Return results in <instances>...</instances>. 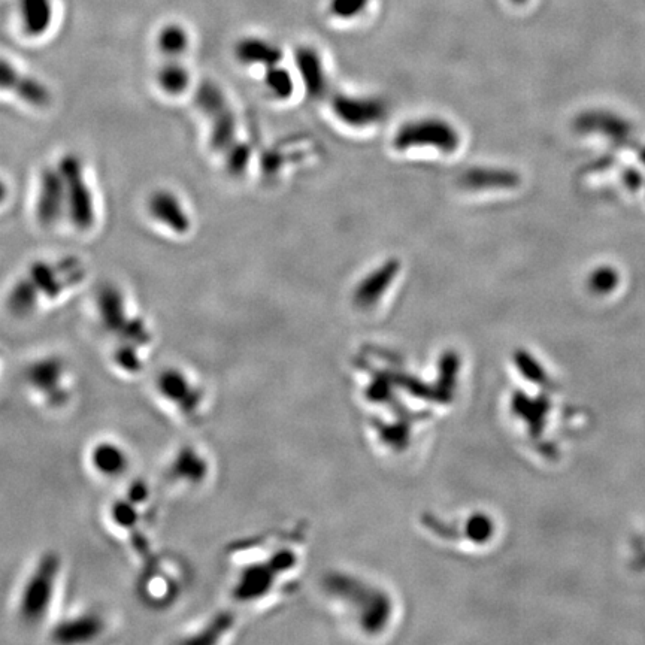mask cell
<instances>
[{
    "instance_id": "obj_1",
    "label": "cell",
    "mask_w": 645,
    "mask_h": 645,
    "mask_svg": "<svg viewBox=\"0 0 645 645\" xmlns=\"http://www.w3.org/2000/svg\"><path fill=\"white\" fill-rule=\"evenodd\" d=\"M62 568V559L54 551H47L36 560L18 592L17 614L21 623L36 628L48 619L59 592Z\"/></svg>"
},
{
    "instance_id": "obj_2",
    "label": "cell",
    "mask_w": 645,
    "mask_h": 645,
    "mask_svg": "<svg viewBox=\"0 0 645 645\" xmlns=\"http://www.w3.org/2000/svg\"><path fill=\"white\" fill-rule=\"evenodd\" d=\"M462 145V135L451 121L441 117H420L405 121L392 138L393 150L399 153L432 148L442 154H453Z\"/></svg>"
},
{
    "instance_id": "obj_3",
    "label": "cell",
    "mask_w": 645,
    "mask_h": 645,
    "mask_svg": "<svg viewBox=\"0 0 645 645\" xmlns=\"http://www.w3.org/2000/svg\"><path fill=\"white\" fill-rule=\"evenodd\" d=\"M66 193V215L75 229L89 232L96 223V204L86 168L78 154L68 153L57 163Z\"/></svg>"
},
{
    "instance_id": "obj_4",
    "label": "cell",
    "mask_w": 645,
    "mask_h": 645,
    "mask_svg": "<svg viewBox=\"0 0 645 645\" xmlns=\"http://www.w3.org/2000/svg\"><path fill=\"white\" fill-rule=\"evenodd\" d=\"M154 390L157 398L183 419H195L204 410V389L183 368H163L154 378Z\"/></svg>"
},
{
    "instance_id": "obj_5",
    "label": "cell",
    "mask_w": 645,
    "mask_h": 645,
    "mask_svg": "<svg viewBox=\"0 0 645 645\" xmlns=\"http://www.w3.org/2000/svg\"><path fill=\"white\" fill-rule=\"evenodd\" d=\"M24 380L27 387L48 408L60 410L71 401L68 369L59 356H44L33 360L24 372Z\"/></svg>"
},
{
    "instance_id": "obj_6",
    "label": "cell",
    "mask_w": 645,
    "mask_h": 645,
    "mask_svg": "<svg viewBox=\"0 0 645 645\" xmlns=\"http://www.w3.org/2000/svg\"><path fill=\"white\" fill-rule=\"evenodd\" d=\"M26 275L35 284L42 301H54L72 287L83 283L86 269L78 257L72 256L63 257L57 262H47V260L33 262L27 269Z\"/></svg>"
},
{
    "instance_id": "obj_7",
    "label": "cell",
    "mask_w": 645,
    "mask_h": 645,
    "mask_svg": "<svg viewBox=\"0 0 645 645\" xmlns=\"http://www.w3.org/2000/svg\"><path fill=\"white\" fill-rule=\"evenodd\" d=\"M330 109L339 123L351 129H368L386 118L389 108L383 99L375 96H356L336 93L330 99Z\"/></svg>"
},
{
    "instance_id": "obj_8",
    "label": "cell",
    "mask_w": 645,
    "mask_h": 645,
    "mask_svg": "<svg viewBox=\"0 0 645 645\" xmlns=\"http://www.w3.org/2000/svg\"><path fill=\"white\" fill-rule=\"evenodd\" d=\"M0 92L11 93L18 101L32 108L48 107L53 98L50 87L44 81L24 74L5 57H0Z\"/></svg>"
},
{
    "instance_id": "obj_9",
    "label": "cell",
    "mask_w": 645,
    "mask_h": 645,
    "mask_svg": "<svg viewBox=\"0 0 645 645\" xmlns=\"http://www.w3.org/2000/svg\"><path fill=\"white\" fill-rule=\"evenodd\" d=\"M66 214L65 183L57 166L41 172L36 195L35 215L41 226L51 227Z\"/></svg>"
},
{
    "instance_id": "obj_10",
    "label": "cell",
    "mask_w": 645,
    "mask_h": 645,
    "mask_svg": "<svg viewBox=\"0 0 645 645\" xmlns=\"http://www.w3.org/2000/svg\"><path fill=\"white\" fill-rule=\"evenodd\" d=\"M150 217L174 235H187L192 230V217L183 199L169 189L154 190L147 201Z\"/></svg>"
},
{
    "instance_id": "obj_11",
    "label": "cell",
    "mask_w": 645,
    "mask_h": 645,
    "mask_svg": "<svg viewBox=\"0 0 645 645\" xmlns=\"http://www.w3.org/2000/svg\"><path fill=\"white\" fill-rule=\"evenodd\" d=\"M211 474L210 459L195 445L184 444L172 454L168 465L169 480L186 487H201Z\"/></svg>"
},
{
    "instance_id": "obj_12",
    "label": "cell",
    "mask_w": 645,
    "mask_h": 645,
    "mask_svg": "<svg viewBox=\"0 0 645 645\" xmlns=\"http://www.w3.org/2000/svg\"><path fill=\"white\" fill-rule=\"evenodd\" d=\"M87 463L102 480H121L132 468V456L120 442L101 439L89 448Z\"/></svg>"
},
{
    "instance_id": "obj_13",
    "label": "cell",
    "mask_w": 645,
    "mask_h": 645,
    "mask_svg": "<svg viewBox=\"0 0 645 645\" xmlns=\"http://www.w3.org/2000/svg\"><path fill=\"white\" fill-rule=\"evenodd\" d=\"M402 263L396 257L384 260L369 271L353 290V301L357 307L369 308L377 304L389 292L396 278L401 274Z\"/></svg>"
},
{
    "instance_id": "obj_14",
    "label": "cell",
    "mask_w": 645,
    "mask_h": 645,
    "mask_svg": "<svg viewBox=\"0 0 645 645\" xmlns=\"http://www.w3.org/2000/svg\"><path fill=\"white\" fill-rule=\"evenodd\" d=\"M107 631L104 617L92 611L66 617L54 625L51 640L62 645L89 644L99 640Z\"/></svg>"
},
{
    "instance_id": "obj_15",
    "label": "cell",
    "mask_w": 645,
    "mask_h": 645,
    "mask_svg": "<svg viewBox=\"0 0 645 645\" xmlns=\"http://www.w3.org/2000/svg\"><path fill=\"white\" fill-rule=\"evenodd\" d=\"M96 313L105 332L114 338H117L133 319L132 314H129L123 290L112 283L99 287L96 293Z\"/></svg>"
},
{
    "instance_id": "obj_16",
    "label": "cell",
    "mask_w": 645,
    "mask_h": 645,
    "mask_svg": "<svg viewBox=\"0 0 645 645\" xmlns=\"http://www.w3.org/2000/svg\"><path fill=\"white\" fill-rule=\"evenodd\" d=\"M462 189L469 192H486V190H513L522 183L516 171L499 166H471L459 175L457 180Z\"/></svg>"
},
{
    "instance_id": "obj_17",
    "label": "cell",
    "mask_w": 645,
    "mask_h": 645,
    "mask_svg": "<svg viewBox=\"0 0 645 645\" xmlns=\"http://www.w3.org/2000/svg\"><path fill=\"white\" fill-rule=\"evenodd\" d=\"M295 65L308 98L311 101L326 98L329 92V80H327L326 69L319 51L308 45L296 48Z\"/></svg>"
},
{
    "instance_id": "obj_18",
    "label": "cell",
    "mask_w": 645,
    "mask_h": 645,
    "mask_svg": "<svg viewBox=\"0 0 645 645\" xmlns=\"http://www.w3.org/2000/svg\"><path fill=\"white\" fill-rule=\"evenodd\" d=\"M18 20L27 38L47 35L54 21V0H18Z\"/></svg>"
},
{
    "instance_id": "obj_19",
    "label": "cell",
    "mask_w": 645,
    "mask_h": 645,
    "mask_svg": "<svg viewBox=\"0 0 645 645\" xmlns=\"http://www.w3.org/2000/svg\"><path fill=\"white\" fill-rule=\"evenodd\" d=\"M236 60L244 66H262L268 69L280 65L283 51L278 45L257 36H247L239 39L233 48Z\"/></svg>"
},
{
    "instance_id": "obj_20",
    "label": "cell",
    "mask_w": 645,
    "mask_h": 645,
    "mask_svg": "<svg viewBox=\"0 0 645 645\" xmlns=\"http://www.w3.org/2000/svg\"><path fill=\"white\" fill-rule=\"evenodd\" d=\"M42 298L27 275L18 278L6 296V308L17 319H26L38 310Z\"/></svg>"
},
{
    "instance_id": "obj_21",
    "label": "cell",
    "mask_w": 645,
    "mask_h": 645,
    "mask_svg": "<svg viewBox=\"0 0 645 645\" xmlns=\"http://www.w3.org/2000/svg\"><path fill=\"white\" fill-rule=\"evenodd\" d=\"M156 81L165 95L178 98L192 86V74L183 59H165L157 71Z\"/></svg>"
},
{
    "instance_id": "obj_22",
    "label": "cell",
    "mask_w": 645,
    "mask_h": 645,
    "mask_svg": "<svg viewBox=\"0 0 645 645\" xmlns=\"http://www.w3.org/2000/svg\"><path fill=\"white\" fill-rule=\"evenodd\" d=\"M210 123V147L215 153L223 154L230 145L238 141V120L232 105L208 118Z\"/></svg>"
},
{
    "instance_id": "obj_23",
    "label": "cell",
    "mask_w": 645,
    "mask_h": 645,
    "mask_svg": "<svg viewBox=\"0 0 645 645\" xmlns=\"http://www.w3.org/2000/svg\"><path fill=\"white\" fill-rule=\"evenodd\" d=\"M157 48L163 59H183L190 48V33L183 24H165L157 33Z\"/></svg>"
},
{
    "instance_id": "obj_24",
    "label": "cell",
    "mask_w": 645,
    "mask_h": 645,
    "mask_svg": "<svg viewBox=\"0 0 645 645\" xmlns=\"http://www.w3.org/2000/svg\"><path fill=\"white\" fill-rule=\"evenodd\" d=\"M193 101H195V107L204 117H207V120L214 117L218 112L223 111V109L230 107L226 92L214 80H202L196 86Z\"/></svg>"
},
{
    "instance_id": "obj_25",
    "label": "cell",
    "mask_w": 645,
    "mask_h": 645,
    "mask_svg": "<svg viewBox=\"0 0 645 645\" xmlns=\"http://www.w3.org/2000/svg\"><path fill=\"white\" fill-rule=\"evenodd\" d=\"M142 350L144 348L138 347V345L118 341L117 347L112 351V363L121 374L135 377V375L141 374L145 366Z\"/></svg>"
},
{
    "instance_id": "obj_26",
    "label": "cell",
    "mask_w": 645,
    "mask_h": 645,
    "mask_svg": "<svg viewBox=\"0 0 645 645\" xmlns=\"http://www.w3.org/2000/svg\"><path fill=\"white\" fill-rule=\"evenodd\" d=\"M263 83L272 98L277 101H287L295 93V80H293L292 74L287 69L281 68L280 65L265 69Z\"/></svg>"
},
{
    "instance_id": "obj_27",
    "label": "cell",
    "mask_w": 645,
    "mask_h": 645,
    "mask_svg": "<svg viewBox=\"0 0 645 645\" xmlns=\"http://www.w3.org/2000/svg\"><path fill=\"white\" fill-rule=\"evenodd\" d=\"M251 147L244 141H236L223 153L224 169L230 177H242L250 168Z\"/></svg>"
},
{
    "instance_id": "obj_28",
    "label": "cell",
    "mask_w": 645,
    "mask_h": 645,
    "mask_svg": "<svg viewBox=\"0 0 645 645\" xmlns=\"http://www.w3.org/2000/svg\"><path fill=\"white\" fill-rule=\"evenodd\" d=\"M369 0H330V14L341 20H350L365 11Z\"/></svg>"
},
{
    "instance_id": "obj_29",
    "label": "cell",
    "mask_w": 645,
    "mask_h": 645,
    "mask_svg": "<svg viewBox=\"0 0 645 645\" xmlns=\"http://www.w3.org/2000/svg\"><path fill=\"white\" fill-rule=\"evenodd\" d=\"M150 495V487H148L147 481L132 480L129 486H127L124 498L129 499L130 502L138 505L139 508H145L148 502H150Z\"/></svg>"
},
{
    "instance_id": "obj_30",
    "label": "cell",
    "mask_w": 645,
    "mask_h": 645,
    "mask_svg": "<svg viewBox=\"0 0 645 645\" xmlns=\"http://www.w3.org/2000/svg\"><path fill=\"white\" fill-rule=\"evenodd\" d=\"M617 281H619L617 272L610 268H604L593 274V277L590 278V286L596 292H610L616 287Z\"/></svg>"
},
{
    "instance_id": "obj_31",
    "label": "cell",
    "mask_w": 645,
    "mask_h": 645,
    "mask_svg": "<svg viewBox=\"0 0 645 645\" xmlns=\"http://www.w3.org/2000/svg\"><path fill=\"white\" fill-rule=\"evenodd\" d=\"M281 166H283V159H281V154L277 151L272 150L265 153L262 160V169L268 175H275L280 172Z\"/></svg>"
},
{
    "instance_id": "obj_32",
    "label": "cell",
    "mask_w": 645,
    "mask_h": 645,
    "mask_svg": "<svg viewBox=\"0 0 645 645\" xmlns=\"http://www.w3.org/2000/svg\"><path fill=\"white\" fill-rule=\"evenodd\" d=\"M9 196V187L6 184V181L3 178H0V205L5 204L6 199Z\"/></svg>"
},
{
    "instance_id": "obj_33",
    "label": "cell",
    "mask_w": 645,
    "mask_h": 645,
    "mask_svg": "<svg viewBox=\"0 0 645 645\" xmlns=\"http://www.w3.org/2000/svg\"><path fill=\"white\" fill-rule=\"evenodd\" d=\"M513 2L522 3V2H525V0H513Z\"/></svg>"
}]
</instances>
